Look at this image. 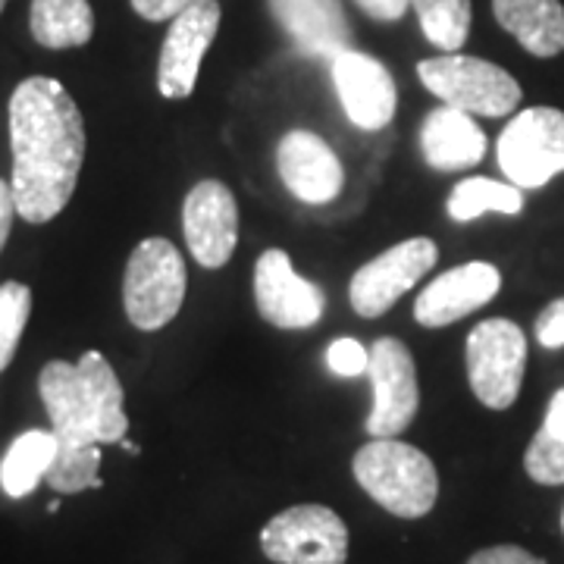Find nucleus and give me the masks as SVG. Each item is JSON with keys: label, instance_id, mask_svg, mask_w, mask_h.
I'll return each mask as SVG.
<instances>
[{"label": "nucleus", "instance_id": "obj_1", "mask_svg": "<svg viewBox=\"0 0 564 564\" xmlns=\"http://www.w3.org/2000/svg\"><path fill=\"white\" fill-rule=\"evenodd\" d=\"M13 198L25 223H51L69 204L85 163V120L57 79L32 76L10 98Z\"/></svg>", "mask_w": 564, "mask_h": 564}, {"label": "nucleus", "instance_id": "obj_2", "mask_svg": "<svg viewBox=\"0 0 564 564\" xmlns=\"http://www.w3.org/2000/svg\"><path fill=\"white\" fill-rule=\"evenodd\" d=\"M39 392L57 445H120L129 433L122 383L101 351H85L76 364H44Z\"/></svg>", "mask_w": 564, "mask_h": 564}, {"label": "nucleus", "instance_id": "obj_3", "mask_svg": "<svg viewBox=\"0 0 564 564\" xmlns=\"http://www.w3.org/2000/svg\"><path fill=\"white\" fill-rule=\"evenodd\" d=\"M351 470L373 502L404 521L430 514L440 499V474L433 462L402 440H370L358 448Z\"/></svg>", "mask_w": 564, "mask_h": 564}, {"label": "nucleus", "instance_id": "obj_4", "mask_svg": "<svg viewBox=\"0 0 564 564\" xmlns=\"http://www.w3.org/2000/svg\"><path fill=\"white\" fill-rule=\"evenodd\" d=\"M188 273L182 263L180 248L166 239H141L129 254L122 276V304L132 326L144 333L163 329L180 314L185 302Z\"/></svg>", "mask_w": 564, "mask_h": 564}, {"label": "nucleus", "instance_id": "obj_5", "mask_svg": "<svg viewBox=\"0 0 564 564\" xmlns=\"http://www.w3.org/2000/svg\"><path fill=\"white\" fill-rule=\"evenodd\" d=\"M423 88H430L445 107H455L470 117H505L518 110L521 85L499 63L443 54L417 63Z\"/></svg>", "mask_w": 564, "mask_h": 564}, {"label": "nucleus", "instance_id": "obj_6", "mask_svg": "<svg viewBox=\"0 0 564 564\" xmlns=\"http://www.w3.org/2000/svg\"><path fill=\"white\" fill-rule=\"evenodd\" d=\"M527 370L524 329L514 321L492 317L477 323L467 336V383L474 395L492 408L505 411L518 402Z\"/></svg>", "mask_w": 564, "mask_h": 564}, {"label": "nucleus", "instance_id": "obj_7", "mask_svg": "<svg viewBox=\"0 0 564 564\" xmlns=\"http://www.w3.org/2000/svg\"><path fill=\"white\" fill-rule=\"evenodd\" d=\"M505 180L518 188H540L564 173V113L530 107L508 122L496 144Z\"/></svg>", "mask_w": 564, "mask_h": 564}, {"label": "nucleus", "instance_id": "obj_8", "mask_svg": "<svg viewBox=\"0 0 564 564\" xmlns=\"http://www.w3.org/2000/svg\"><path fill=\"white\" fill-rule=\"evenodd\" d=\"M261 549L273 564H345L348 527L326 505H295L267 521Z\"/></svg>", "mask_w": 564, "mask_h": 564}, {"label": "nucleus", "instance_id": "obj_9", "mask_svg": "<svg viewBox=\"0 0 564 564\" xmlns=\"http://www.w3.org/2000/svg\"><path fill=\"white\" fill-rule=\"evenodd\" d=\"M367 377L373 386V408L367 417V433L373 440H395L411 426L421 408L417 367L402 339L383 336L370 348Z\"/></svg>", "mask_w": 564, "mask_h": 564}, {"label": "nucleus", "instance_id": "obj_10", "mask_svg": "<svg viewBox=\"0 0 564 564\" xmlns=\"http://www.w3.org/2000/svg\"><path fill=\"white\" fill-rule=\"evenodd\" d=\"M436 261H440V248L426 236L404 239V242L386 248L383 254L364 263L361 270L351 276L348 299H351L355 314L383 317L392 304L408 295L433 270Z\"/></svg>", "mask_w": 564, "mask_h": 564}, {"label": "nucleus", "instance_id": "obj_11", "mask_svg": "<svg viewBox=\"0 0 564 564\" xmlns=\"http://www.w3.org/2000/svg\"><path fill=\"white\" fill-rule=\"evenodd\" d=\"M220 17V0H195L176 20H170L158 63V88L163 98L182 101L195 91L204 54L217 39Z\"/></svg>", "mask_w": 564, "mask_h": 564}, {"label": "nucleus", "instance_id": "obj_12", "mask_svg": "<svg viewBox=\"0 0 564 564\" xmlns=\"http://www.w3.org/2000/svg\"><path fill=\"white\" fill-rule=\"evenodd\" d=\"M254 304L276 329H311L326 314L323 289L299 276L282 248L263 251L254 263Z\"/></svg>", "mask_w": 564, "mask_h": 564}, {"label": "nucleus", "instance_id": "obj_13", "mask_svg": "<svg viewBox=\"0 0 564 564\" xmlns=\"http://www.w3.org/2000/svg\"><path fill=\"white\" fill-rule=\"evenodd\" d=\"M182 232L192 258L217 270L229 263L239 245V204L220 180H204L188 188L182 204Z\"/></svg>", "mask_w": 564, "mask_h": 564}, {"label": "nucleus", "instance_id": "obj_14", "mask_svg": "<svg viewBox=\"0 0 564 564\" xmlns=\"http://www.w3.org/2000/svg\"><path fill=\"white\" fill-rule=\"evenodd\" d=\"M329 63H333V85L343 101L345 117L367 132L386 129L399 107V88L392 73L377 57L361 54L355 47L343 51Z\"/></svg>", "mask_w": 564, "mask_h": 564}, {"label": "nucleus", "instance_id": "obj_15", "mask_svg": "<svg viewBox=\"0 0 564 564\" xmlns=\"http://www.w3.org/2000/svg\"><path fill=\"white\" fill-rule=\"evenodd\" d=\"M499 289H502V273L496 263H462L421 289L414 302V321L426 329H443L448 323H458L467 314L480 311L499 295Z\"/></svg>", "mask_w": 564, "mask_h": 564}, {"label": "nucleus", "instance_id": "obj_16", "mask_svg": "<svg viewBox=\"0 0 564 564\" xmlns=\"http://www.w3.org/2000/svg\"><path fill=\"white\" fill-rule=\"evenodd\" d=\"M276 170L282 185L304 204H326L343 192V163L314 132H289L276 148Z\"/></svg>", "mask_w": 564, "mask_h": 564}, {"label": "nucleus", "instance_id": "obj_17", "mask_svg": "<svg viewBox=\"0 0 564 564\" xmlns=\"http://www.w3.org/2000/svg\"><path fill=\"white\" fill-rule=\"evenodd\" d=\"M273 20L285 29L292 44L321 61H336L351 47V22L343 0H267Z\"/></svg>", "mask_w": 564, "mask_h": 564}, {"label": "nucleus", "instance_id": "obj_18", "mask_svg": "<svg viewBox=\"0 0 564 564\" xmlns=\"http://www.w3.org/2000/svg\"><path fill=\"white\" fill-rule=\"evenodd\" d=\"M421 151L426 163L440 173L467 170L484 161L486 135L470 113H462L455 107H440L423 120Z\"/></svg>", "mask_w": 564, "mask_h": 564}, {"label": "nucleus", "instance_id": "obj_19", "mask_svg": "<svg viewBox=\"0 0 564 564\" xmlns=\"http://www.w3.org/2000/svg\"><path fill=\"white\" fill-rule=\"evenodd\" d=\"M492 13L527 54L549 61L564 51L562 0H492Z\"/></svg>", "mask_w": 564, "mask_h": 564}, {"label": "nucleus", "instance_id": "obj_20", "mask_svg": "<svg viewBox=\"0 0 564 564\" xmlns=\"http://www.w3.org/2000/svg\"><path fill=\"white\" fill-rule=\"evenodd\" d=\"M29 29L47 51L82 47L95 35V10L88 0H32Z\"/></svg>", "mask_w": 564, "mask_h": 564}, {"label": "nucleus", "instance_id": "obj_21", "mask_svg": "<svg viewBox=\"0 0 564 564\" xmlns=\"http://www.w3.org/2000/svg\"><path fill=\"white\" fill-rule=\"evenodd\" d=\"M57 455L54 430H25L0 462V486L10 499H25L44 480Z\"/></svg>", "mask_w": 564, "mask_h": 564}, {"label": "nucleus", "instance_id": "obj_22", "mask_svg": "<svg viewBox=\"0 0 564 564\" xmlns=\"http://www.w3.org/2000/svg\"><path fill=\"white\" fill-rule=\"evenodd\" d=\"M448 217L455 223H470L484 214H505L514 217L524 210V192L511 182H496L486 176H470L455 185L452 198L445 204Z\"/></svg>", "mask_w": 564, "mask_h": 564}, {"label": "nucleus", "instance_id": "obj_23", "mask_svg": "<svg viewBox=\"0 0 564 564\" xmlns=\"http://www.w3.org/2000/svg\"><path fill=\"white\" fill-rule=\"evenodd\" d=\"M524 467L533 484H564V389L552 395L543 426L536 430L533 443L527 445Z\"/></svg>", "mask_w": 564, "mask_h": 564}, {"label": "nucleus", "instance_id": "obj_24", "mask_svg": "<svg viewBox=\"0 0 564 564\" xmlns=\"http://www.w3.org/2000/svg\"><path fill=\"white\" fill-rule=\"evenodd\" d=\"M423 35L443 54H458L470 35V0H411Z\"/></svg>", "mask_w": 564, "mask_h": 564}, {"label": "nucleus", "instance_id": "obj_25", "mask_svg": "<svg viewBox=\"0 0 564 564\" xmlns=\"http://www.w3.org/2000/svg\"><path fill=\"white\" fill-rule=\"evenodd\" d=\"M44 480L61 496L101 489V445H88V448L57 445V455H54L51 470L44 474Z\"/></svg>", "mask_w": 564, "mask_h": 564}, {"label": "nucleus", "instance_id": "obj_26", "mask_svg": "<svg viewBox=\"0 0 564 564\" xmlns=\"http://www.w3.org/2000/svg\"><path fill=\"white\" fill-rule=\"evenodd\" d=\"M29 314H32V289L22 282H3L0 285V373L10 367L20 348Z\"/></svg>", "mask_w": 564, "mask_h": 564}, {"label": "nucleus", "instance_id": "obj_27", "mask_svg": "<svg viewBox=\"0 0 564 564\" xmlns=\"http://www.w3.org/2000/svg\"><path fill=\"white\" fill-rule=\"evenodd\" d=\"M326 364H329V370L339 373V377H361V373H367L370 351H367L358 339L339 336L336 343L326 348Z\"/></svg>", "mask_w": 564, "mask_h": 564}, {"label": "nucleus", "instance_id": "obj_28", "mask_svg": "<svg viewBox=\"0 0 564 564\" xmlns=\"http://www.w3.org/2000/svg\"><path fill=\"white\" fill-rule=\"evenodd\" d=\"M536 339L543 348H562L564 345V299L545 304L536 317Z\"/></svg>", "mask_w": 564, "mask_h": 564}, {"label": "nucleus", "instance_id": "obj_29", "mask_svg": "<svg viewBox=\"0 0 564 564\" xmlns=\"http://www.w3.org/2000/svg\"><path fill=\"white\" fill-rule=\"evenodd\" d=\"M467 564H545L543 558L530 555L521 545H489L480 549L477 555H470Z\"/></svg>", "mask_w": 564, "mask_h": 564}, {"label": "nucleus", "instance_id": "obj_30", "mask_svg": "<svg viewBox=\"0 0 564 564\" xmlns=\"http://www.w3.org/2000/svg\"><path fill=\"white\" fill-rule=\"evenodd\" d=\"M192 3L195 0H132V10L148 22H170L176 20L182 10H188Z\"/></svg>", "mask_w": 564, "mask_h": 564}, {"label": "nucleus", "instance_id": "obj_31", "mask_svg": "<svg viewBox=\"0 0 564 564\" xmlns=\"http://www.w3.org/2000/svg\"><path fill=\"white\" fill-rule=\"evenodd\" d=\"M370 20L399 22L411 10V0H355Z\"/></svg>", "mask_w": 564, "mask_h": 564}, {"label": "nucleus", "instance_id": "obj_32", "mask_svg": "<svg viewBox=\"0 0 564 564\" xmlns=\"http://www.w3.org/2000/svg\"><path fill=\"white\" fill-rule=\"evenodd\" d=\"M13 220H17V198H13V185L0 180V251L10 239V229H13Z\"/></svg>", "mask_w": 564, "mask_h": 564}, {"label": "nucleus", "instance_id": "obj_33", "mask_svg": "<svg viewBox=\"0 0 564 564\" xmlns=\"http://www.w3.org/2000/svg\"><path fill=\"white\" fill-rule=\"evenodd\" d=\"M122 448H126V452H129V455H139V445L135 443H129V440H122Z\"/></svg>", "mask_w": 564, "mask_h": 564}, {"label": "nucleus", "instance_id": "obj_34", "mask_svg": "<svg viewBox=\"0 0 564 564\" xmlns=\"http://www.w3.org/2000/svg\"><path fill=\"white\" fill-rule=\"evenodd\" d=\"M3 7H7V0H0V13H3Z\"/></svg>", "mask_w": 564, "mask_h": 564}, {"label": "nucleus", "instance_id": "obj_35", "mask_svg": "<svg viewBox=\"0 0 564 564\" xmlns=\"http://www.w3.org/2000/svg\"><path fill=\"white\" fill-rule=\"evenodd\" d=\"M562 533H564V511H562Z\"/></svg>", "mask_w": 564, "mask_h": 564}]
</instances>
